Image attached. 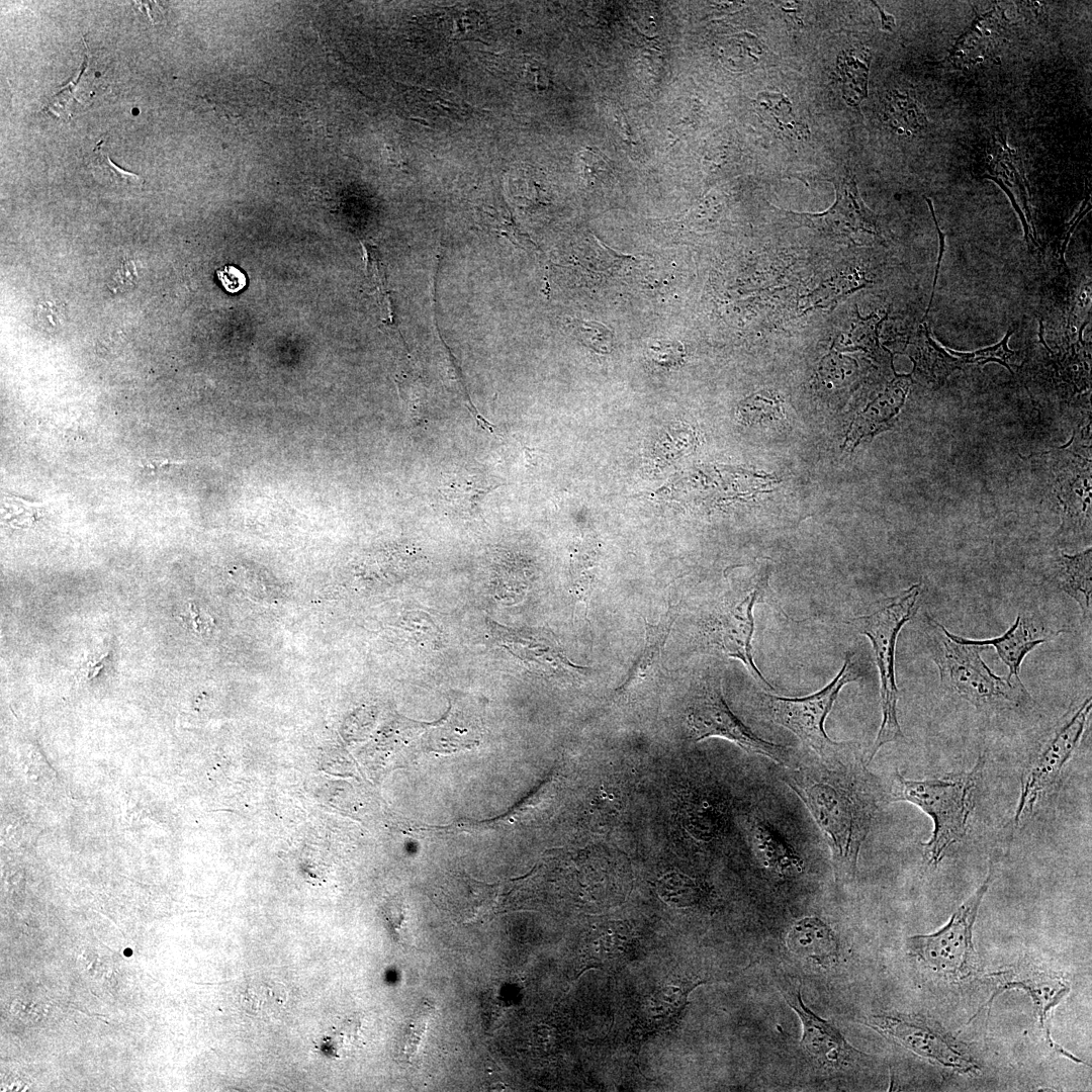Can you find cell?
Listing matches in <instances>:
<instances>
[{"mask_svg": "<svg viewBox=\"0 0 1092 1092\" xmlns=\"http://www.w3.org/2000/svg\"><path fill=\"white\" fill-rule=\"evenodd\" d=\"M785 768L782 780L807 807L827 842L836 883H851L885 799L876 778L854 750L832 764L819 759Z\"/></svg>", "mask_w": 1092, "mask_h": 1092, "instance_id": "obj_1", "label": "cell"}, {"mask_svg": "<svg viewBox=\"0 0 1092 1092\" xmlns=\"http://www.w3.org/2000/svg\"><path fill=\"white\" fill-rule=\"evenodd\" d=\"M984 765L985 756L981 755L970 770L918 781L895 771L887 801L911 803L932 820L931 835L922 843L928 864H938L948 849L966 837Z\"/></svg>", "mask_w": 1092, "mask_h": 1092, "instance_id": "obj_2", "label": "cell"}, {"mask_svg": "<svg viewBox=\"0 0 1092 1092\" xmlns=\"http://www.w3.org/2000/svg\"><path fill=\"white\" fill-rule=\"evenodd\" d=\"M928 646L941 686L981 712L1021 708L1032 702L1020 678L995 674L981 657L989 646L961 642L945 633V627L930 616Z\"/></svg>", "mask_w": 1092, "mask_h": 1092, "instance_id": "obj_3", "label": "cell"}, {"mask_svg": "<svg viewBox=\"0 0 1092 1092\" xmlns=\"http://www.w3.org/2000/svg\"><path fill=\"white\" fill-rule=\"evenodd\" d=\"M920 595L921 583H914L879 602L870 614L853 618L849 622L870 639L880 674L882 722L868 754L867 765L884 745L904 738L897 715L899 691L895 676V651L902 627L917 612Z\"/></svg>", "mask_w": 1092, "mask_h": 1092, "instance_id": "obj_4", "label": "cell"}, {"mask_svg": "<svg viewBox=\"0 0 1092 1092\" xmlns=\"http://www.w3.org/2000/svg\"><path fill=\"white\" fill-rule=\"evenodd\" d=\"M860 676L853 654L847 653L837 675L820 691L802 698L763 693L760 708L766 718L793 732L820 760L832 764L851 753L853 748L829 738L824 723L842 687Z\"/></svg>", "mask_w": 1092, "mask_h": 1092, "instance_id": "obj_5", "label": "cell"}, {"mask_svg": "<svg viewBox=\"0 0 1092 1092\" xmlns=\"http://www.w3.org/2000/svg\"><path fill=\"white\" fill-rule=\"evenodd\" d=\"M740 574L710 627V640L727 656L739 659L761 688L775 691L752 657L753 608L766 594L772 562L760 558L739 567Z\"/></svg>", "mask_w": 1092, "mask_h": 1092, "instance_id": "obj_6", "label": "cell"}, {"mask_svg": "<svg viewBox=\"0 0 1092 1092\" xmlns=\"http://www.w3.org/2000/svg\"><path fill=\"white\" fill-rule=\"evenodd\" d=\"M992 880L993 869L990 864L984 882L952 913L946 924L933 933L908 938L911 953L930 970L948 979L964 980L973 976L978 969L973 927Z\"/></svg>", "mask_w": 1092, "mask_h": 1092, "instance_id": "obj_7", "label": "cell"}, {"mask_svg": "<svg viewBox=\"0 0 1092 1092\" xmlns=\"http://www.w3.org/2000/svg\"><path fill=\"white\" fill-rule=\"evenodd\" d=\"M1091 696L1069 710L1039 742L1020 779V793L1014 814L1018 824L1030 813L1043 794L1059 780L1064 766L1077 749L1092 708Z\"/></svg>", "mask_w": 1092, "mask_h": 1092, "instance_id": "obj_8", "label": "cell"}, {"mask_svg": "<svg viewBox=\"0 0 1092 1092\" xmlns=\"http://www.w3.org/2000/svg\"><path fill=\"white\" fill-rule=\"evenodd\" d=\"M687 720L695 741L720 737L784 767L795 765L791 747L760 738L730 710L718 675H708L703 680L690 703Z\"/></svg>", "mask_w": 1092, "mask_h": 1092, "instance_id": "obj_9", "label": "cell"}, {"mask_svg": "<svg viewBox=\"0 0 1092 1092\" xmlns=\"http://www.w3.org/2000/svg\"><path fill=\"white\" fill-rule=\"evenodd\" d=\"M863 1024L941 1068L958 1073L980 1070L968 1045L932 1018L891 1011L871 1015Z\"/></svg>", "mask_w": 1092, "mask_h": 1092, "instance_id": "obj_10", "label": "cell"}, {"mask_svg": "<svg viewBox=\"0 0 1092 1092\" xmlns=\"http://www.w3.org/2000/svg\"><path fill=\"white\" fill-rule=\"evenodd\" d=\"M995 989L990 999L983 1006H991L993 1000L1002 992L1010 989L1025 991L1032 1000L1040 1028L1049 1046L1057 1053L1077 1063L1082 1061L1061 1045L1057 1044L1050 1030V1013L1070 992V986L1064 976L1031 965H1022L988 975Z\"/></svg>", "mask_w": 1092, "mask_h": 1092, "instance_id": "obj_11", "label": "cell"}, {"mask_svg": "<svg viewBox=\"0 0 1092 1092\" xmlns=\"http://www.w3.org/2000/svg\"><path fill=\"white\" fill-rule=\"evenodd\" d=\"M788 1005L798 1014L803 1027L801 1044L820 1066L838 1069L860 1053L827 1020L810 1010L800 991L785 994Z\"/></svg>", "mask_w": 1092, "mask_h": 1092, "instance_id": "obj_12", "label": "cell"}, {"mask_svg": "<svg viewBox=\"0 0 1092 1092\" xmlns=\"http://www.w3.org/2000/svg\"><path fill=\"white\" fill-rule=\"evenodd\" d=\"M836 200L831 208L822 213L799 214L804 222L832 235L851 236L859 232L879 236L877 218L863 204L850 176L834 181Z\"/></svg>", "mask_w": 1092, "mask_h": 1092, "instance_id": "obj_13", "label": "cell"}, {"mask_svg": "<svg viewBox=\"0 0 1092 1092\" xmlns=\"http://www.w3.org/2000/svg\"><path fill=\"white\" fill-rule=\"evenodd\" d=\"M1061 632V630L1045 628L1033 617L1022 613L1016 616L1012 625L1002 635L989 639L965 638L950 633L945 628V633L954 640L980 646H993L1000 659L1008 667V676L1015 678H1020V667L1025 656L1038 645L1057 637Z\"/></svg>", "mask_w": 1092, "mask_h": 1092, "instance_id": "obj_14", "label": "cell"}, {"mask_svg": "<svg viewBox=\"0 0 1092 1092\" xmlns=\"http://www.w3.org/2000/svg\"><path fill=\"white\" fill-rule=\"evenodd\" d=\"M911 375H896L867 407L854 419L844 441V448H854L862 439L890 429L903 406L910 386Z\"/></svg>", "mask_w": 1092, "mask_h": 1092, "instance_id": "obj_15", "label": "cell"}, {"mask_svg": "<svg viewBox=\"0 0 1092 1092\" xmlns=\"http://www.w3.org/2000/svg\"><path fill=\"white\" fill-rule=\"evenodd\" d=\"M1091 574L1092 550L1089 547L1073 555L1062 553L1055 559L1046 575L1050 583L1077 603L1088 623H1091L1092 615Z\"/></svg>", "mask_w": 1092, "mask_h": 1092, "instance_id": "obj_16", "label": "cell"}, {"mask_svg": "<svg viewBox=\"0 0 1092 1092\" xmlns=\"http://www.w3.org/2000/svg\"><path fill=\"white\" fill-rule=\"evenodd\" d=\"M789 950L822 967L838 959V942L832 929L818 917H805L792 926L786 937Z\"/></svg>", "mask_w": 1092, "mask_h": 1092, "instance_id": "obj_17", "label": "cell"}, {"mask_svg": "<svg viewBox=\"0 0 1092 1092\" xmlns=\"http://www.w3.org/2000/svg\"><path fill=\"white\" fill-rule=\"evenodd\" d=\"M499 485L485 474L458 469L443 476L438 491L447 507L459 513H470Z\"/></svg>", "mask_w": 1092, "mask_h": 1092, "instance_id": "obj_18", "label": "cell"}, {"mask_svg": "<svg viewBox=\"0 0 1092 1092\" xmlns=\"http://www.w3.org/2000/svg\"><path fill=\"white\" fill-rule=\"evenodd\" d=\"M676 617L675 608L670 606L656 624L646 623L643 649L630 668L626 680L620 686L619 692L630 691L650 675L661 656Z\"/></svg>", "mask_w": 1092, "mask_h": 1092, "instance_id": "obj_19", "label": "cell"}, {"mask_svg": "<svg viewBox=\"0 0 1092 1092\" xmlns=\"http://www.w3.org/2000/svg\"><path fill=\"white\" fill-rule=\"evenodd\" d=\"M703 981H680L657 989L645 1003L644 1021L651 1029H666L674 1024L688 1005L690 992Z\"/></svg>", "mask_w": 1092, "mask_h": 1092, "instance_id": "obj_20", "label": "cell"}, {"mask_svg": "<svg viewBox=\"0 0 1092 1092\" xmlns=\"http://www.w3.org/2000/svg\"><path fill=\"white\" fill-rule=\"evenodd\" d=\"M912 344L916 350L915 370L935 387L943 385L952 371L961 367L960 359L946 353L930 337L925 324L919 326Z\"/></svg>", "mask_w": 1092, "mask_h": 1092, "instance_id": "obj_21", "label": "cell"}, {"mask_svg": "<svg viewBox=\"0 0 1092 1092\" xmlns=\"http://www.w3.org/2000/svg\"><path fill=\"white\" fill-rule=\"evenodd\" d=\"M871 52L867 48L842 51L836 59L842 97L852 107H857L868 95V79Z\"/></svg>", "mask_w": 1092, "mask_h": 1092, "instance_id": "obj_22", "label": "cell"}, {"mask_svg": "<svg viewBox=\"0 0 1092 1092\" xmlns=\"http://www.w3.org/2000/svg\"><path fill=\"white\" fill-rule=\"evenodd\" d=\"M757 111L778 131L797 140L808 138V127L797 121L789 99L778 92H760L755 100Z\"/></svg>", "mask_w": 1092, "mask_h": 1092, "instance_id": "obj_23", "label": "cell"}, {"mask_svg": "<svg viewBox=\"0 0 1092 1092\" xmlns=\"http://www.w3.org/2000/svg\"><path fill=\"white\" fill-rule=\"evenodd\" d=\"M886 122L901 134H916L926 125V119L917 103L906 92H889L883 104Z\"/></svg>", "mask_w": 1092, "mask_h": 1092, "instance_id": "obj_24", "label": "cell"}, {"mask_svg": "<svg viewBox=\"0 0 1092 1092\" xmlns=\"http://www.w3.org/2000/svg\"><path fill=\"white\" fill-rule=\"evenodd\" d=\"M737 414L745 423L779 420L783 417L782 402L777 394L761 390L741 401Z\"/></svg>", "mask_w": 1092, "mask_h": 1092, "instance_id": "obj_25", "label": "cell"}, {"mask_svg": "<svg viewBox=\"0 0 1092 1092\" xmlns=\"http://www.w3.org/2000/svg\"><path fill=\"white\" fill-rule=\"evenodd\" d=\"M286 998L281 984L255 981L246 990L245 1001L255 1013H272L278 1010Z\"/></svg>", "mask_w": 1092, "mask_h": 1092, "instance_id": "obj_26", "label": "cell"}, {"mask_svg": "<svg viewBox=\"0 0 1092 1092\" xmlns=\"http://www.w3.org/2000/svg\"><path fill=\"white\" fill-rule=\"evenodd\" d=\"M95 178L103 184L114 187H142L144 179L113 164L102 150L96 148L90 166Z\"/></svg>", "mask_w": 1092, "mask_h": 1092, "instance_id": "obj_27", "label": "cell"}, {"mask_svg": "<svg viewBox=\"0 0 1092 1092\" xmlns=\"http://www.w3.org/2000/svg\"><path fill=\"white\" fill-rule=\"evenodd\" d=\"M566 328L583 344L592 349L608 353L613 348L614 334L600 323L579 318H569Z\"/></svg>", "mask_w": 1092, "mask_h": 1092, "instance_id": "obj_28", "label": "cell"}, {"mask_svg": "<svg viewBox=\"0 0 1092 1092\" xmlns=\"http://www.w3.org/2000/svg\"><path fill=\"white\" fill-rule=\"evenodd\" d=\"M434 1011V1005L429 1001H424L412 1016L404 1029L401 1042L402 1054L406 1059L412 1060L416 1056Z\"/></svg>", "mask_w": 1092, "mask_h": 1092, "instance_id": "obj_29", "label": "cell"}, {"mask_svg": "<svg viewBox=\"0 0 1092 1092\" xmlns=\"http://www.w3.org/2000/svg\"><path fill=\"white\" fill-rule=\"evenodd\" d=\"M1013 332L1014 328H1011L1004 338L994 346L968 353L956 351L949 352L952 355H956L962 363L984 365L988 362H998L1013 373L1009 365V360L1015 355V352L1008 348V341Z\"/></svg>", "mask_w": 1092, "mask_h": 1092, "instance_id": "obj_30", "label": "cell"}, {"mask_svg": "<svg viewBox=\"0 0 1092 1092\" xmlns=\"http://www.w3.org/2000/svg\"><path fill=\"white\" fill-rule=\"evenodd\" d=\"M760 849L765 850L766 856L776 866H786L798 861V857L786 847L784 842L777 837L767 827L760 826L757 832Z\"/></svg>", "mask_w": 1092, "mask_h": 1092, "instance_id": "obj_31", "label": "cell"}, {"mask_svg": "<svg viewBox=\"0 0 1092 1092\" xmlns=\"http://www.w3.org/2000/svg\"><path fill=\"white\" fill-rule=\"evenodd\" d=\"M626 935L623 932H609L599 936L594 942V950L590 957L600 963L613 962L623 956L627 944Z\"/></svg>", "mask_w": 1092, "mask_h": 1092, "instance_id": "obj_32", "label": "cell"}, {"mask_svg": "<svg viewBox=\"0 0 1092 1092\" xmlns=\"http://www.w3.org/2000/svg\"><path fill=\"white\" fill-rule=\"evenodd\" d=\"M648 357L659 365H672L682 356V346L676 341L652 340L646 346Z\"/></svg>", "mask_w": 1092, "mask_h": 1092, "instance_id": "obj_33", "label": "cell"}, {"mask_svg": "<svg viewBox=\"0 0 1092 1092\" xmlns=\"http://www.w3.org/2000/svg\"><path fill=\"white\" fill-rule=\"evenodd\" d=\"M881 321L872 315L868 318L859 317L852 330L851 340L855 346L870 351L879 349L878 327Z\"/></svg>", "mask_w": 1092, "mask_h": 1092, "instance_id": "obj_34", "label": "cell"}, {"mask_svg": "<svg viewBox=\"0 0 1092 1092\" xmlns=\"http://www.w3.org/2000/svg\"><path fill=\"white\" fill-rule=\"evenodd\" d=\"M216 276L225 291L230 293L240 292L247 285L245 274L232 265H225L216 270Z\"/></svg>", "mask_w": 1092, "mask_h": 1092, "instance_id": "obj_35", "label": "cell"}, {"mask_svg": "<svg viewBox=\"0 0 1092 1092\" xmlns=\"http://www.w3.org/2000/svg\"><path fill=\"white\" fill-rule=\"evenodd\" d=\"M11 1013L25 1022H37L43 1014V1006L32 1000L17 999L11 1004Z\"/></svg>", "mask_w": 1092, "mask_h": 1092, "instance_id": "obj_36", "label": "cell"}, {"mask_svg": "<svg viewBox=\"0 0 1092 1092\" xmlns=\"http://www.w3.org/2000/svg\"><path fill=\"white\" fill-rule=\"evenodd\" d=\"M926 201H927V203H928V205H929V207H930V210H931V213H932V217H933V220H934V223H935V226H936V230H937V232H938V235H939V239H940V240H939V242H940L939 256H938V260H937V264H936V268H935V275H934V281H933V286H932V287H933V291H934V288H935V285H936V280H937V276H938V269H939V266H940V262H941V258H942V254H943V250H944V235H943V234H942V233L940 232V230H939V228H938V224H937L936 218H935V216H934V211H933V207H932V204H931V201H930V199L926 198ZM933 291H932V294H931V298H930V301H929V305H928V308L926 309V312H925V316H926V314L928 313V311H929V309H930V307H931V305H932V300H933V295H934V294H933Z\"/></svg>", "mask_w": 1092, "mask_h": 1092, "instance_id": "obj_37", "label": "cell"}, {"mask_svg": "<svg viewBox=\"0 0 1092 1092\" xmlns=\"http://www.w3.org/2000/svg\"><path fill=\"white\" fill-rule=\"evenodd\" d=\"M383 153L384 159L386 160L387 164H390L396 168H403L404 162L400 155L393 148L385 147Z\"/></svg>", "mask_w": 1092, "mask_h": 1092, "instance_id": "obj_38", "label": "cell"}]
</instances>
